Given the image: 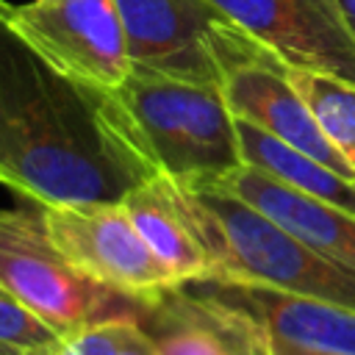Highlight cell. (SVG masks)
I'll list each match as a JSON object with an SVG mask.
<instances>
[{"label": "cell", "instance_id": "2", "mask_svg": "<svg viewBox=\"0 0 355 355\" xmlns=\"http://www.w3.org/2000/svg\"><path fill=\"white\" fill-rule=\"evenodd\" d=\"M172 191L211 261L208 280L258 283L355 311L352 269L319 255L250 202L214 183L172 180Z\"/></svg>", "mask_w": 355, "mask_h": 355}, {"label": "cell", "instance_id": "14", "mask_svg": "<svg viewBox=\"0 0 355 355\" xmlns=\"http://www.w3.org/2000/svg\"><path fill=\"white\" fill-rule=\"evenodd\" d=\"M288 80L305 100L324 139L355 172V83L302 67H288Z\"/></svg>", "mask_w": 355, "mask_h": 355}, {"label": "cell", "instance_id": "18", "mask_svg": "<svg viewBox=\"0 0 355 355\" xmlns=\"http://www.w3.org/2000/svg\"><path fill=\"white\" fill-rule=\"evenodd\" d=\"M336 3H338L341 14H344V19H347V28H349L352 36H355V0H336Z\"/></svg>", "mask_w": 355, "mask_h": 355}, {"label": "cell", "instance_id": "13", "mask_svg": "<svg viewBox=\"0 0 355 355\" xmlns=\"http://www.w3.org/2000/svg\"><path fill=\"white\" fill-rule=\"evenodd\" d=\"M239 130V144H241V158L250 166H258L269 172L272 178L283 180L286 186L316 197L322 202H330L347 214H355V180L338 175L336 169L324 166L322 161L288 147L286 141L275 139L272 133L236 119Z\"/></svg>", "mask_w": 355, "mask_h": 355}, {"label": "cell", "instance_id": "5", "mask_svg": "<svg viewBox=\"0 0 355 355\" xmlns=\"http://www.w3.org/2000/svg\"><path fill=\"white\" fill-rule=\"evenodd\" d=\"M11 31L58 72L116 89L130 75L116 0H31L3 3Z\"/></svg>", "mask_w": 355, "mask_h": 355}, {"label": "cell", "instance_id": "17", "mask_svg": "<svg viewBox=\"0 0 355 355\" xmlns=\"http://www.w3.org/2000/svg\"><path fill=\"white\" fill-rule=\"evenodd\" d=\"M272 344V355H333V352H313V349H300V347H286V344Z\"/></svg>", "mask_w": 355, "mask_h": 355}, {"label": "cell", "instance_id": "7", "mask_svg": "<svg viewBox=\"0 0 355 355\" xmlns=\"http://www.w3.org/2000/svg\"><path fill=\"white\" fill-rule=\"evenodd\" d=\"M133 72L219 86L214 31L227 17L211 0H116Z\"/></svg>", "mask_w": 355, "mask_h": 355}, {"label": "cell", "instance_id": "1", "mask_svg": "<svg viewBox=\"0 0 355 355\" xmlns=\"http://www.w3.org/2000/svg\"><path fill=\"white\" fill-rule=\"evenodd\" d=\"M153 175L111 89L39 58L0 0V183L44 208L122 202Z\"/></svg>", "mask_w": 355, "mask_h": 355}, {"label": "cell", "instance_id": "11", "mask_svg": "<svg viewBox=\"0 0 355 355\" xmlns=\"http://www.w3.org/2000/svg\"><path fill=\"white\" fill-rule=\"evenodd\" d=\"M214 186L250 202L319 255L355 272V214L308 197L250 164L214 180Z\"/></svg>", "mask_w": 355, "mask_h": 355}, {"label": "cell", "instance_id": "6", "mask_svg": "<svg viewBox=\"0 0 355 355\" xmlns=\"http://www.w3.org/2000/svg\"><path fill=\"white\" fill-rule=\"evenodd\" d=\"M39 211L61 255L100 286L136 300H150L178 286L150 252L122 202L39 205Z\"/></svg>", "mask_w": 355, "mask_h": 355}, {"label": "cell", "instance_id": "8", "mask_svg": "<svg viewBox=\"0 0 355 355\" xmlns=\"http://www.w3.org/2000/svg\"><path fill=\"white\" fill-rule=\"evenodd\" d=\"M283 64L355 83V36L336 0H211Z\"/></svg>", "mask_w": 355, "mask_h": 355}, {"label": "cell", "instance_id": "15", "mask_svg": "<svg viewBox=\"0 0 355 355\" xmlns=\"http://www.w3.org/2000/svg\"><path fill=\"white\" fill-rule=\"evenodd\" d=\"M25 355H153V352L136 316H114L69 333H58L53 341Z\"/></svg>", "mask_w": 355, "mask_h": 355}, {"label": "cell", "instance_id": "12", "mask_svg": "<svg viewBox=\"0 0 355 355\" xmlns=\"http://www.w3.org/2000/svg\"><path fill=\"white\" fill-rule=\"evenodd\" d=\"M122 205L128 208L136 230L141 233L150 252L166 266L178 286L200 283L211 277V261L189 227L175 191L166 175H153L141 186L125 194Z\"/></svg>", "mask_w": 355, "mask_h": 355}, {"label": "cell", "instance_id": "3", "mask_svg": "<svg viewBox=\"0 0 355 355\" xmlns=\"http://www.w3.org/2000/svg\"><path fill=\"white\" fill-rule=\"evenodd\" d=\"M111 94L133 144L158 175L214 183L244 164L236 116L219 86L130 69Z\"/></svg>", "mask_w": 355, "mask_h": 355}, {"label": "cell", "instance_id": "9", "mask_svg": "<svg viewBox=\"0 0 355 355\" xmlns=\"http://www.w3.org/2000/svg\"><path fill=\"white\" fill-rule=\"evenodd\" d=\"M153 355H272L263 327L197 283L172 286L136 313Z\"/></svg>", "mask_w": 355, "mask_h": 355}, {"label": "cell", "instance_id": "10", "mask_svg": "<svg viewBox=\"0 0 355 355\" xmlns=\"http://www.w3.org/2000/svg\"><path fill=\"white\" fill-rule=\"evenodd\" d=\"M197 286L250 313L275 344L333 355H355V311L349 308L297 297L258 283L200 280Z\"/></svg>", "mask_w": 355, "mask_h": 355}, {"label": "cell", "instance_id": "16", "mask_svg": "<svg viewBox=\"0 0 355 355\" xmlns=\"http://www.w3.org/2000/svg\"><path fill=\"white\" fill-rule=\"evenodd\" d=\"M55 336L44 319L0 288V355H25Z\"/></svg>", "mask_w": 355, "mask_h": 355}, {"label": "cell", "instance_id": "4", "mask_svg": "<svg viewBox=\"0 0 355 355\" xmlns=\"http://www.w3.org/2000/svg\"><path fill=\"white\" fill-rule=\"evenodd\" d=\"M0 288L55 333L136 316L144 302L80 275L53 244L33 202L31 208H0Z\"/></svg>", "mask_w": 355, "mask_h": 355}]
</instances>
